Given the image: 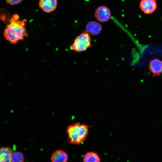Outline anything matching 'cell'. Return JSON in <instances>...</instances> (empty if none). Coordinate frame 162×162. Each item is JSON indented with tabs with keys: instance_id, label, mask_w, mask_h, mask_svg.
<instances>
[{
	"instance_id": "1",
	"label": "cell",
	"mask_w": 162,
	"mask_h": 162,
	"mask_svg": "<svg viewBox=\"0 0 162 162\" xmlns=\"http://www.w3.org/2000/svg\"><path fill=\"white\" fill-rule=\"evenodd\" d=\"M27 20H20L18 14L12 15L4 31L5 39L12 44H16L19 41L22 40L28 36L26 27Z\"/></svg>"
},
{
	"instance_id": "2",
	"label": "cell",
	"mask_w": 162,
	"mask_h": 162,
	"mask_svg": "<svg viewBox=\"0 0 162 162\" xmlns=\"http://www.w3.org/2000/svg\"><path fill=\"white\" fill-rule=\"evenodd\" d=\"M89 126L80 123H74L67 128L68 140L70 143L78 145L84 141L88 134Z\"/></svg>"
},
{
	"instance_id": "3",
	"label": "cell",
	"mask_w": 162,
	"mask_h": 162,
	"mask_svg": "<svg viewBox=\"0 0 162 162\" xmlns=\"http://www.w3.org/2000/svg\"><path fill=\"white\" fill-rule=\"evenodd\" d=\"M91 42L90 34L86 31H83L75 38L70 48L77 52H83L91 46Z\"/></svg>"
},
{
	"instance_id": "4",
	"label": "cell",
	"mask_w": 162,
	"mask_h": 162,
	"mask_svg": "<svg viewBox=\"0 0 162 162\" xmlns=\"http://www.w3.org/2000/svg\"><path fill=\"white\" fill-rule=\"evenodd\" d=\"M94 16L98 21L102 22H106L111 17V11L106 6H100L95 9Z\"/></svg>"
},
{
	"instance_id": "5",
	"label": "cell",
	"mask_w": 162,
	"mask_h": 162,
	"mask_svg": "<svg viewBox=\"0 0 162 162\" xmlns=\"http://www.w3.org/2000/svg\"><path fill=\"white\" fill-rule=\"evenodd\" d=\"M148 68L153 77L162 75V60L157 58L152 59L149 62Z\"/></svg>"
},
{
	"instance_id": "6",
	"label": "cell",
	"mask_w": 162,
	"mask_h": 162,
	"mask_svg": "<svg viewBox=\"0 0 162 162\" xmlns=\"http://www.w3.org/2000/svg\"><path fill=\"white\" fill-rule=\"evenodd\" d=\"M140 8L145 14H150L155 10L157 4L155 0H141Z\"/></svg>"
},
{
	"instance_id": "7",
	"label": "cell",
	"mask_w": 162,
	"mask_h": 162,
	"mask_svg": "<svg viewBox=\"0 0 162 162\" xmlns=\"http://www.w3.org/2000/svg\"><path fill=\"white\" fill-rule=\"evenodd\" d=\"M57 0H39V6L44 12L51 13L56 9Z\"/></svg>"
},
{
	"instance_id": "8",
	"label": "cell",
	"mask_w": 162,
	"mask_h": 162,
	"mask_svg": "<svg viewBox=\"0 0 162 162\" xmlns=\"http://www.w3.org/2000/svg\"><path fill=\"white\" fill-rule=\"evenodd\" d=\"M102 29L101 25L95 21L89 22L86 27V31L89 34L93 35L99 34L101 32Z\"/></svg>"
},
{
	"instance_id": "9",
	"label": "cell",
	"mask_w": 162,
	"mask_h": 162,
	"mask_svg": "<svg viewBox=\"0 0 162 162\" xmlns=\"http://www.w3.org/2000/svg\"><path fill=\"white\" fill-rule=\"evenodd\" d=\"M68 159V156L67 153L61 150L54 152L51 157L52 162H67Z\"/></svg>"
},
{
	"instance_id": "10",
	"label": "cell",
	"mask_w": 162,
	"mask_h": 162,
	"mask_svg": "<svg viewBox=\"0 0 162 162\" xmlns=\"http://www.w3.org/2000/svg\"><path fill=\"white\" fill-rule=\"evenodd\" d=\"M13 152V150L10 147H0V162H11V158Z\"/></svg>"
},
{
	"instance_id": "11",
	"label": "cell",
	"mask_w": 162,
	"mask_h": 162,
	"mask_svg": "<svg viewBox=\"0 0 162 162\" xmlns=\"http://www.w3.org/2000/svg\"><path fill=\"white\" fill-rule=\"evenodd\" d=\"M83 162H100V159L98 154L94 152H89L85 155Z\"/></svg>"
},
{
	"instance_id": "12",
	"label": "cell",
	"mask_w": 162,
	"mask_h": 162,
	"mask_svg": "<svg viewBox=\"0 0 162 162\" xmlns=\"http://www.w3.org/2000/svg\"><path fill=\"white\" fill-rule=\"evenodd\" d=\"M9 11L5 8H0V20L4 23L6 24L9 22L10 18Z\"/></svg>"
},
{
	"instance_id": "13",
	"label": "cell",
	"mask_w": 162,
	"mask_h": 162,
	"mask_svg": "<svg viewBox=\"0 0 162 162\" xmlns=\"http://www.w3.org/2000/svg\"><path fill=\"white\" fill-rule=\"evenodd\" d=\"M25 158L23 154L20 152H13L11 156V162H24Z\"/></svg>"
},
{
	"instance_id": "14",
	"label": "cell",
	"mask_w": 162,
	"mask_h": 162,
	"mask_svg": "<svg viewBox=\"0 0 162 162\" xmlns=\"http://www.w3.org/2000/svg\"><path fill=\"white\" fill-rule=\"evenodd\" d=\"M23 0H6L7 3L10 5L17 4L20 3Z\"/></svg>"
}]
</instances>
